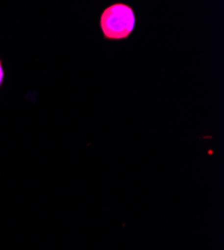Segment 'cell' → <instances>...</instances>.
Returning <instances> with one entry per match:
<instances>
[{
  "label": "cell",
  "mask_w": 224,
  "mask_h": 250,
  "mask_svg": "<svg viewBox=\"0 0 224 250\" xmlns=\"http://www.w3.org/2000/svg\"><path fill=\"white\" fill-rule=\"evenodd\" d=\"M136 18L132 7L125 3H114L107 7L100 18V26L106 39L128 38L135 28Z\"/></svg>",
  "instance_id": "cell-1"
},
{
  "label": "cell",
  "mask_w": 224,
  "mask_h": 250,
  "mask_svg": "<svg viewBox=\"0 0 224 250\" xmlns=\"http://www.w3.org/2000/svg\"><path fill=\"white\" fill-rule=\"evenodd\" d=\"M3 79H4V70H3V66H2L1 59H0V87H1V85H2Z\"/></svg>",
  "instance_id": "cell-2"
}]
</instances>
